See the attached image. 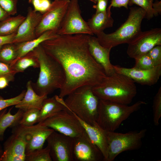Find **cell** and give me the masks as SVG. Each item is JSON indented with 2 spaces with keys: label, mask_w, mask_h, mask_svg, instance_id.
Returning <instances> with one entry per match:
<instances>
[{
  "label": "cell",
  "mask_w": 161,
  "mask_h": 161,
  "mask_svg": "<svg viewBox=\"0 0 161 161\" xmlns=\"http://www.w3.org/2000/svg\"><path fill=\"white\" fill-rule=\"evenodd\" d=\"M89 35H59L41 45L45 52L57 61L65 75L64 82L58 96L64 98L78 88L92 87L106 77L103 67L91 55L88 48Z\"/></svg>",
  "instance_id": "obj_1"
},
{
  "label": "cell",
  "mask_w": 161,
  "mask_h": 161,
  "mask_svg": "<svg viewBox=\"0 0 161 161\" xmlns=\"http://www.w3.org/2000/svg\"><path fill=\"white\" fill-rule=\"evenodd\" d=\"M32 51L38 59L40 68L37 80L35 83L32 82L34 91L39 95H48L60 89L65 79L60 64L45 52L41 44Z\"/></svg>",
  "instance_id": "obj_2"
},
{
  "label": "cell",
  "mask_w": 161,
  "mask_h": 161,
  "mask_svg": "<svg viewBox=\"0 0 161 161\" xmlns=\"http://www.w3.org/2000/svg\"><path fill=\"white\" fill-rule=\"evenodd\" d=\"M99 99L124 105L130 104L137 94L135 82L123 74L115 72L92 87Z\"/></svg>",
  "instance_id": "obj_3"
},
{
  "label": "cell",
  "mask_w": 161,
  "mask_h": 161,
  "mask_svg": "<svg viewBox=\"0 0 161 161\" xmlns=\"http://www.w3.org/2000/svg\"><path fill=\"white\" fill-rule=\"evenodd\" d=\"M92 87L89 86L80 87L67 95L65 100L58 95L55 96L80 118L93 125L96 121L99 99L93 93Z\"/></svg>",
  "instance_id": "obj_4"
},
{
  "label": "cell",
  "mask_w": 161,
  "mask_h": 161,
  "mask_svg": "<svg viewBox=\"0 0 161 161\" xmlns=\"http://www.w3.org/2000/svg\"><path fill=\"white\" fill-rule=\"evenodd\" d=\"M126 20L115 31L106 34H97V39L102 46L112 49L118 45L129 44L140 32L143 20L145 13L140 7H130Z\"/></svg>",
  "instance_id": "obj_5"
},
{
  "label": "cell",
  "mask_w": 161,
  "mask_h": 161,
  "mask_svg": "<svg viewBox=\"0 0 161 161\" xmlns=\"http://www.w3.org/2000/svg\"><path fill=\"white\" fill-rule=\"evenodd\" d=\"M146 104L140 100L129 106L99 99L96 122L103 129L114 131L132 114Z\"/></svg>",
  "instance_id": "obj_6"
},
{
  "label": "cell",
  "mask_w": 161,
  "mask_h": 161,
  "mask_svg": "<svg viewBox=\"0 0 161 161\" xmlns=\"http://www.w3.org/2000/svg\"><path fill=\"white\" fill-rule=\"evenodd\" d=\"M103 131L107 144L106 161H113L119 154L124 151L137 150L140 148L147 129H143L138 131H130L125 133L104 130Z\"/></svg>",
  "instance_id": "obj_7"
},
{
  "label": "cell",
  "mask_w": 161,
  "mask_h": 161,
  "mask_svg": "<svg viewBox=\"0 0 161 161\" xmlns=\"http://www.w3.org/2000/svg\"><path fill=\"white\" fill-rule=\"evenodd\" d=\"M38 123L73 138L79 136L84 130L78 120L66 108Z\"/></svg>",
  "instance_id": "obj_8"
},
{
  "label": "cell",
  "mask_w": 161,
  "mask_h": 161,
  "mask_svg": "<svg viewBox=\"0 0 161 161\" xmlns=\"http://www.w3.org/2000/svg\"><path fill=\"white\" fill-rule=\"evenodd\" d=\"M57 33L59 35H94L86 21L82 17L79 0H70L66 12Z\"/></svg>",
  "instance_id": "obj_9"
},
{
  "label": "cell",
  "mask_w": 161,
  "mask_h": 161,
  "mask_svg": "<svg viewBox=\"0 0 161 161\" xmlns=\"http://www.w3.org/2000/svg\"><path fill=\"white\" fill-rule=\"evenodd\" d=\"M12 134L4 144L0 161H25L26 140L24 126L12 128Z\"/></svg>",
  "instance_id": "obj_10"
},
{
  "label": "cell",
  "mask_w": 161,
  "mask_h": 161,
  "mask_svg": "<svg viewBox=\"0 0 161 161\" xmlns=\"http://www.w3.org/2000/svg\"><path fill=\"white\" fill-rule=\"evenodd\" d=\"M70 0L54 1L47 11L42 15L35 30L37 37L48 30L57 31L67 9Z\"/></svg>",
  "instance_id": "obj_11"
},
{
  "label": "cell",
  "mask_w": 161,
  "mask_h": 161,
  "mask_svg": "<svg viewBox=\"0 0 161 161\" xmlns=\"http://www.w3.org/2000/svg\"><path fill=\"white\" fill-rule=\"evenodd\" d=\"M128 44V55L137 59L147 53L155 46L161 45V29L156 28L142 31Z\"/></svg>",
  "instance_id": "obj_12"
},
{
  "label": "cell",
  "mask_w": 161,
  "mask_h": 161,
  "mask_svg": "<svg viewBox=\"0 0 161 161\" xmlns=\"http://www.w3.org/2000/svg\"><path fill=\"white\" fill-rule=\"evenodd\" d=\"M74 138L54 131L47 137V147L53 161H74Z\"/></svg>",
  "instance_id": "obj_13"
},
{
  "label": "cell",
  "mask_w": 161,
  "mask_h": 161,
  "mask_svg": "<svg viewBox=\"0 0 161 161\" xmlns=\"http://www.w3.org/2000/svg\"><path fill=\"white\" fill-rule=\"evenodd\" d=\"M74 139V161H104L101 152L90 140L85 130Z\"/></svg>",
  "instance_id": "obj_14"
},
{
  "label": "cell",
  "mask_w": 161,
  "mask_h": 161,
  "mask_svg": "<svg viewBox=\"0 0 161 161\" xmlns=\"http://www.w3.org/2000/svg\"><path fill=\"white\" fill-rule=\"evenodd\" d=\"M115 72L125 75L135 82L142 85L151 86L155 84L161 75V65L147 70L134 67L127 68L116 65H113Z\"/></svg>",
  "instance_id": "obj_15"
},
{
  "label": "cell",
  "mask_w": 161,
  "mask_h": 161,
  "mask_svg": "<svg viewBox=\"0 0 161 161\" xmlns=\"http://www.w3.org/2000/svg\"><path fill=\"white\" fill-rule=\"evenodd\" d=\"M42 16V14L29 7L27 16L16 33L13 43H20L36 38L35 30Z\"/></svg>",
  "instance_id": "obj_16"
},
{
  "label": "cell",
  "mask_w": 161,
  "mask_h": 161,
  "mask_svg": "<svg viewBox=\"0 0 161 161\" xmlns=\"http://www.w3.org/2000/svg\"><path fill=\"white\" fill-rule=\"evenodd\" d=\"M23 126L27 142L25 155L43 148L47 137L54 131L39 123L30 126Z\"/></svg>",
  "instance_id": "obj_17"
},
{
  "label": "cell",
  "mask_w": 161,
  "mask_h": 161,
  "mask_svg": "<svg viewBox=\"0 0 161 161\" xmlns=\"http://www.w3.org/2000/svg\"><path fill=\"white\" fill-rule=\"evenodd\" d=\"M89 52L95 61L103 68L107 76L112 74L115 71L111 63L110 55L112 49L105 47L99 43L97 37L90 35L88 41Z\"/></svg>",
  "instance_id": "obj_18"
},
{
  "label": "cell",
  "mask_w": 161,
  "mask_h": 161,
  "mask_svg": "<svg viewBox=\"0 0 161 161\" xmlns=\"http://www.w3.org/2000/svg\"><path fill=\"white\" fill-rule=\"evenodd\" d=\"M71 112L78 120L90 140L100 150L104 157V161H106L107 156V144L103 130L99 127L96 122L93 125H90Z\"/></svg>",
  "instance_id": "obj_19"
},
{
  "label": "cell",
  "mask_w": 161,
  "mask_h": 161,
  "mask_svg": "<svg viewBox=\"0 0 161 161\" xmlns=\"http://www.w3.org/2000/svg\"><path fill=\"white\" fill-rule=\"evenodd\" d=\"M111 8L109 6L106 11L95 13L86 22L93 34L96 35L113 27L114 20L111 16Z\"/></svg>",
  "instance_id": "obj_20"
},
{
  "label": "cell",
  "mask_w": 161,
  "mask_h": 161,
  "mask_svg": "<svg viewBox=\"0 0 161 161\" xmlns=\"http://www.w3.org/2000/svg\"><path fill=\"white\" fill-rule=\"evenodd\" d=\"M32 81H28L27 83V90L25 95L21 101L15 105V107L24 112L32 108H36L40 110L42 107L44 100L47 95H39L34 91L32 85Z\"/></svg>",
  "instance_id": "obj_21"
},
{
  "label": "cell",
  "mask_w": 161,
  "mask_h": 161,
  "mask_svg": "<svg viewBox=\"0 0 161 161\" xmlns=\"http://www.w3.org/2000/svg\"><path fill=\"white\" fill-rule=\"evenodd\" d=\"M59 35L56 31L51 30H48L35 39L16 44L17 47V56L15 60L11 64L19 58L33 50L44 41L55 38Z\"/></svg>",
  "instance_id": "obj_22"
},
{
  "label": "cell",
  "mask_w": 161,
  "mask_h": 161,
  "mask_svg": "<svg viewBox=\"0 0 161 161\" xmlns=\"http://www.w3.org/2000/svg\"><path fill=\"white\" fill-rule=\"evenodd\" d=\"M66 109L64 105L58 100L55 96L48 98L47 97L43 102L38 123Z\"/></svg>",
  "instance_id": "obj_23"
},
{
  "label": "cell",
  "mask_w": 161,
  "mask_h": 161,
  "mask_svg": "<svg viewBox=\"0 0 161 161\" xmlns=\"http://www.w3.org/2000/svg\"><path fill=\"white\" fill-rule=\"evenodd\" d=\"M12 109L5 112H3L0 115V140H3L4 132L8 127L13 128L19 123L24 111L18 109L16 113L14 114L11 113Z\"/></svg>",
  "instance_id": "obj_24"
},
{
  "label": "cell",
  "mask_w": 161,
  "mask_h": 161,
  "mask_svg": "<svg viewBox=\"0 0 161 161\" xmlns=\"http://www.w3.org/2000/svg\"><path fill=\"white\" fill-rule=\"evenodd\" d=\"M25 18L19 14L15 16H10L0 21V36L8 35L16 33Z\"/></svg>",
  "instance_id": "obj_25"
},
{
  "label": "cell",
  "mask_w": 161,
  "mask_h": 161,
  "mask_svg": "<svg viewBox=\"0 0 161 161\" xmlns=\"http://www.w3.org/2000/svg\"><path fill=\"white\" fill-rule=\"evenodd\" d=\"M10 66L17 73L22 72L30 67L39 68V64L37 58L32 51L19 58Z\"/></svg>",
  "instance_id": "obj_26"
},
{
  "label": "cell",
  "mask_w": 161,
  "mask_h": 161,
  "mask_svg": "<svg viewBox=\"0 0 161 161\" xmlns=\"http://www.w3.org/2000/svg\"><path fill=\"white\" fill-rule=\"evenodd\" d=\"M17 56V50L16 44H5L0 49V61L10 65L15 60Z\"/></svg>",
  "instance_id": "obj_27"
},
{
  "label": "cell",
  "mask_w": 161,
  "mask_h": 161,
  "mask_svg": "<svg viewBox=\"0 0 161 161\" xmlns=\"http://www.w3.org/2000/svg\"><path fill=\"white\" fill-rule=\"evenodd\" d=\"M40 110L32 108L24 112L19 124L24 126H30L38 123Z\"/></svg>",
  "instance_id": "obj_28"
},
{
  "label": "cell",
  "mask_w": 161,
  "mask_h": 161,
  "mask_svg": "<svg viewBox=\"0 0 161 161\" xmlns=\"http://www.w3.org/2000/svg\"><path fill=\"white\" fill-rule=\"evenodd\" d=\"M49 149L46 147L35 150L25 155V161H52Z\"/></svg>",
  "instance_id": "obj_29"
},
{
  "label": "cell",
  "mask_w": 161,
  "mask_h": 161,
  "mask_svg": "<svg viewBox=\"0 0 161 161\" xmlns=\"http://www.w3.org/2000/svg\"><path fill=\"white\" fill-rule=\"evenodd\" d=\"M154 0H130L128 6H131L135 4L140 6L145 11V18L150 20L154 16L158 15L154 10L152 4Z\"/></svg>",
  "instance_id": "obj_30"
},
{
  "label": "cell",
  "mask_w": 161,
  "mask_h": 161,
  "mask_svg": "<svg viewBox=\"0 0 161 161\" xmlns=\"http://www.w3.org/2000/svg\"><path fill=\"white\" fill-rule=\"evenodd\" d=\"M153 122L154 125L158 126L161 117V87H160L155 95L153 101Z\"/></svg>",
  "instance_id": "obj_31"
},
{
  "label": "cell",
  "mask_w": 161,
  "mask_h": 161,
  "mask_svg": "<svg viewBox=\"0 0 161 161\" xmlns=\"http://www.w3.org/2000/svg\"><path fill=\"white\" fill-rule=\"evenodd\" d=\"M135 60V64L133 67L137 69L147 70L156 66L147 53Z\"/></svg>",
  "instance_id": "obj_32"
},
{
  "label": "cell",
  "mask_w": 161,
  "mask_h": 161,
  "mask_svg": "<svg viewBox=\"0 0 161 161\" xmlns=\"http://www.w3.org/2000/svg\"><path fill=\"white\" fill-rule=\"evenodd\" d=\"M26 91L23 90L17 96L8 99H4L0 96V109L2 110L9 106L18 104L24 97Z\"/></svg>",
  "instance_id": "obj_33"
},
{
  "label": "cell",
  "mask_w": 161,
  "mask_h": 161,
  "mask_svg": "<svg viewBox=\"0 0 161 161\" xmlns=\"http://www.w3.org/2000/svg\"><path fill=\"white\" fill-rule=\"evenodd\" d=\"M18 0H0V6L10 16L17 13Z\"/></svg>",
  "instance_id": "obj_34"
},
{
  "label": "cell",
  "mask_w": 161,
  "mask_h": 161,
  "mask_svg": "<svg viewBox=\"0 0 161 161\" xmlns=\"http://www.w3.org/2000/svg\"><path fill=\"white\" fill-rule=\"evenodd\" d=\"M29 2L32 4L35 11L42 15L49 9L52 3L50 0H29Z\"/></svg>",
  "instance_id": "obj_35"
},
{
  "label": "cell",
  "mask_w": 161,
  "mask_h": 161,
  "mask_svg": "<svg viewBox=\"0 0 161 161\" xmlns=\"http://www.w3.org/2000/svg\"><path fill=\"white\" fill-rule=\"evenodd\" d=\"M16 74L9 64L0 61V77L6 78L9 82L13 81Z\"/></svg>",
  "instance_id": "obj_36"
},
{
  "label": "cell",
  "mask_w": 161,
  "mask_h": 161,
  "mask_svg": "<svg viewBox=\"0 0 161 161\" xmlns=\"http://www.w3.org/2000/svg\"><path fill=\"white\" fill-rule=\"evenodd\" d=\"M147 54L156 66L161 65V45L155 46Z\"/></svg>",
  "instance_id": "obj_37"
},
{
  "label": "cell",
  "mask_w": 161,
  "mask_h": 161,
  "mask_svg": "<svg viewBox=\"0 0 161 161\" xmlns=\"http://www.w3.org/2000/svg\"><path fill=\"white\" fill-rule=\"evenodd\" d=\"M109 0H98L93 6L96 10L95 13L104 12L106 11Z\"/></svg>",
  "instance_id": "obj_38"
},
{
  "label": "cell",
  "mask_w": 161,
  "mask_h": 161,
  "mask_svg": "<svg viewBox=\"0 0 161 161\" xmlns=\"http://www.w3.org/2000/svg\"><path fill=\"white\" fill-rule=\"evenodd\" d=\"M130 0H111L109 6L113 7H123L128 9V4Z\"/></svg>",
  "instance_id": "obj_39"
},
{
  "label": "cell",
  "mask_w": 161,
  "mask_h": 161,
  "mask_svg": "<svg viewBox=\"0 0 161 161\" xmlns=\"http://www.w3.org/2000/svg\"><path fill=\"white\" fill-rule=\"evenodd\" d=\"M16 33L5 36H0V49L4 45L9 43H13Z\"/></svg>",
  "instance_id": "obj_40"
},
{
  "label": "cell",
  "mask_w": 161,
  "mask_h": 161,
  "mask_svg": "<svg viewBox=\"0 0 161 161\" xmlns=\"http://www.w3.org/2000/svg\"><path fill=\"white\" fill-rule=\"evenodd\" d=\"M152 7L158 15L161 14V1L158 0H156L155 2L153 3Z\"/></svg>",
  "instance_id": "obj_41"
},
{
  "label": "cell",
  "mask_w": 161,
  "mask_h": 161,
  "mask_svg": "<svg viewBox=\"0 0 161 161\" xmlns=\"http://www.w3.org/2000/svg\"><path fill=\"white\" fill-rule=\"evenodd\" d=\"M9 81L7 79L4 77H0V89L6 88L8 85Z\"/></svg>",
  "instance_id": "obj_42"
},
{
  "label": "cell",
  "mask_w": 161,
  "mask_h": 161,
  "mask_svg": "<svg viewBox=\"0 0 161 161\" xmlns=\"http://www.w3.org/2000/svg\"><path fill=\"white\" fill-rule=\"evenodd\" d=\"M10 16L0 6V21Z\"/></svg>",
  "instance_id": "obj_43"
},
{
  "label": "cell",
  "mask_w": 161,
  "mask_h": 161,
  "mask_svg": "<svg viewBox=\"0 0 161 161\" xmlns=\"http://www.w3.org/2000/svg\"><path fill=\"white\" fill-rule=\"evenodd\" d=\"M1 141L0 140V142ZM3 152V150L2 149V147H1V146L0 144V159L1 156V155H2Z\"/></svg>",
  "instance_id": "obj_44"
},
{
  "label": "cell",
  "mask_w": 161,
  "mask_h": 161,
  "mask_svg": "<svg viewBox=\"0 0 161 161\" xmlns=\"http://www.w3.org/2000/svg\"><path fill=\"white\" fill-rule=\"evenodd\" d=\"M89 0L94 3L95 4H96L98 0Z\"/></svg>",
  "instance_id": "obj_45"
},
{
  "label": "cell",
  "mask_w": 161,
  "mask_h": 161,
  "mask_svg": "<svg viewBox=\"0 0 161 161\" xmlns=\"http://www.w3.org/2000/svg\"><path fill=\"white\" fill-rule=\"evenodd\" d=\"M61 0H54V1H60Z\"/></svg>",
  "instance_id": "obj_46"
},
{
  "label": "cell",
  "mask_w": 161,
  "mask_h": 161,
  "mask_svg": "<svg viewBox=\"0 0 161 161\" xmlns=\"http://www.w3.org/2000/svg\"><path fill=\"white\" fill-rule=\"evenodd\" d=\"M2 110L0 109V111H1Z\"/></svg>",
  "instance_id": "obj_47"
}]
</instances>
